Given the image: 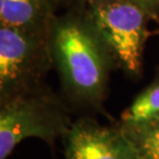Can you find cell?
Instances as JSON below:
<instances>
[{"label":"cell","mask_w":159,"mask_h":159,"mask_svg":"<svg viewBox=\"0 0 159 159\" xmlns=\"http://www.w3.org/2000/svg\"><path fill=\"white\" fill-rule=\"evenodd\" d=\"M120 126L131 142L138 159H159V119L141 125Z\"/></svg>","instance_id":"ba28073f"},{"label":"cell","mask_w":159,"mask_h":159,"mask_svg":"<svg viewBox=\"0 0 159 159\" xmlns=\"http://www.w3.org/2000/svg\"><path fill=\"white\" fill-rule=\"evenodd\" d=\"M72 121L61 98L46 85L0 102V159H7L16 147L36 138L55 148Z\"/></svg>","instance_id":"7a4b0ae2"},{"label":"cell","mask_w":159,"mask_h":159,"mask_svg":"<svg viewBox=\"0 0 159 159\" xmlns=\"http://www.w3.org/2000/svg\"><path fill=\"white\" fill-rule=\"evenodd\" d=\"M142 8L151 20L159 19V0H127Z\"/></svg>","instance_id":"9c48e42d"},{"label":"cell","mask_w":159,"mask_h":159,"mask_svg":"<svg viewBox=\"0 0 159 159\" xmlns=\"http://www.w3.org/2000/svg\"><path fill=\"white\" fill-rule=\"evenodd\" d=\"M60 0H0V24L49 36Z\"/></svg>","instance_id":"8992f818"},{"label":"cell","mask_w":159,"mask_h":159,"mask_svg":"<svg viewBox=\"0 0 159 159\" xmlns=\"http://www.w3.org/2000/svg\"><path fill=\"white\" fill-rule=\"evenodd\" d=\"M85 5L116 68L132 80L141 78L151 18L127 0H86Z\"/></svg>","instance_id":"3957f363"},{"label":"cell","mask_w":159,"mask_h":159,"mask_svg":"<svg viewBox=\"0 0 159 159\" xmlns=\"http://www.w3.org/2000/svg\"><path fill=\"white\" fill-rule=\"evenodd\" d=\"M49 43L66 99L81 109L102 111L110 75L116 65L85 3L69 6L57 15Z\"/></svg>","instance_id":"6da1fadb"},{"label":"cell","mask_w":159,"mask_h":159,"mask_svg":"<svg viewBox=\"0 0 159 159\" xmlns=\"http://www.w3.org/2000/svg\"><path fill=\"white\" fill-rule=\"evenodd\" d=\"M61 142L65 159H138L119 124L102 125L91 117L72 121Z\"/></svg>","instance_id":"5b68a950"},{"label":"cell","mask_w":159,"mask_h":159,"mask_svg":"<svg viewBox=\"0 0 159 159\" xmlns=\"http://www.w3.org/2000/svg\"><path fill=\"white\" fill-rule=\"evenodd\" d=\"M52 67L49 36L0 24V102L44 85Z\"/></svg>","instance_id":"277c9868"},{"label":"cell","mask_w":159,"mask_h":159,"mask_svg":"<svg viewBox=\"0 0 159 159\" xmlns=\"http://www.w3.org/2000/svg\"><path fill=\"white\" fill-rule=\"evenodd\" d=\"M60 1H61V7L62 8H67V7H69V6L85 3L86 0H60Z\"/></svg>","instance_id":"30bf717a"},{"label":"cell","mask_w":159,"mask_h":159,"mask_svg":"<svg viewBox=\"0 0 159 159\" xmlns=\"http://www.w3.org/2000/svg\"><path fill=\"white\" fill-rule=\"evenodd\" d=\"M159 119V75L123 111L119 124L135 126Z\"/></svg>","instance_id":"52a82bcc"},{"label":"cell","mask_w":159,"mask_h":159,"mask_svg":"<svg viewBox=\"0 0 159 159\" xmlns=\"http://www.w3.org/2000/svg\"><path fill=\"white\" fill-rule=\"evenodd\" d=\"M157 32H158V33H159V29H158V31H157Z\"/></svg>","instance_id":"8fae6325"}]
</instances>
